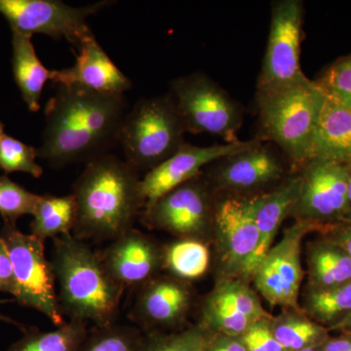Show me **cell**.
Returning a JSON list of instances; mask_svg holds the SVG:
<instances>
[{
  "label": "cell",
  "instance_id": "1",
  "mask_svg": "<svg viewBox=\"0 0 351 351\" xmlns=\"http://www.w3.org/2000/svg\"><path fill=\"white\" fill-rule=\"evenodd\" d=\"M45 108L38 157L53 168L93 160L119 145L127 114L123 95L101 94L78 85H55Z\"/></svg>",
  "mask_w": 351,
  "mask_h": 351
},
{
  "label": "cell",
  "instance_id": "2",
  "mask_svg": "<svg viewBox=\"0 0 351 351\" xmlns=\"http://www.w3.org/2000/svg\"><path fill=\"white\" fill-rule=\"evenodd\" d=\"M141 178L125 160L113 154L97 157L73 186L75 239L108 241L133 228L145 205Z\"/></svg>",
  "mask_w": 351,
  "mask_h": 351
},
{
  "label": "cell",
  "instance_id": "3",
  "mask_svg": "<svg viewBox=\"0 0 351 351\" xmlns=\"http://www.w3.org/2000/svg\"><path fill=\"white\" fill-rule=\"evenodd\" d=\"M52 267L60 307L69 320L114 324L125 288L108 274L99 252L73 234L53 239Z\"/></svg>",
  "mask_w": 351,
  "mask_h": 351
},
{
  "label": "cell",
  "instance_id": "4",
  "mask_svg": "<svg viewBox=\"0 0 351 351\" xmlns=\"http://www.w3.org/2000/svg\"><path fill=\"white\" fill-rule=\"evenodd\" d=\"M327 96L314 80H301L269 93L256 95L258 135L276 145L293 170L309 160L311 143Z\"/></svg>",
  "mask_w": 351,
  "mask_h": 351
},
{
  "label": "cell",
  "instance_id": "5",
  "mask_svg": "<svg viewBox=\"0 0 351 351\" xmlns=\"http://www.w3.org/2000/svg\"><path fill=\"white\" fill-rule=\"evenodd\" d=\"M186 127L169 92L138 101L127 112L119 144L134 170L149 172L184 144Z\"/></svg>",
  "mask_w": 351,
  "mask_h": 351
},
{
  "label": "cell",
  "instance_id": "6",
  "mask_svg": "<svg viewBox=\"0 0 351 351\" xmlns=\"http://www.w3.org/2000/svg\"><path fill=\"white\" fill-rule=\"evenodd\" d=\"M169 93L186 133L210 134L226 144L239 142L244 108L206 73L196 71L176 78Z\"/></svg>",
  "mask_w": 351,
  "mask_h": 351
},
{
  "label": "cell",
  "instance_id": "7",
  "mask_svg": "<svg viewBox=\"0 0 351 351\" xmlns=\"http://www.w3.org/2000/svg\"><path fill=\"white\" fill-rule=\"evenodd\" d=\"M292 171L276 145L257 138L248 149L210 164L203 174L216 197L253 198L276 188Z\"/></svg>",
  "mask_w": 351,
  "mask_h": 351
},
{
  "label": "cell",
  "instance_id": "8",
  "mask_svg": "<svg viewBox=\"0 0 351 351\" xmlns=\"http://www.w3.org/2000/svg\"><path fill=\"white\" fill-rule=\"evenodd\" d=\"M215 196L202 172L145 205L140 218L151 230L170 233L177 239L209 243L213 228Z\"/></svg>",
  "mask_w": 351,
  "mask_h": 351
},
{
  "label": "cell",
  "instance_id": "9",
  "mask_svg": "<svg viewBox=\"0 0 351 351\" xmlns=\"http://www.w3.org/2000/svg\"><path fill=\"white\" fill-rule=\"evenodd\" d=\"M0 237L5 242L17 282L16 301L40 311L57 327L66 322L60 307L56 276L46 258L45 242L25 234L16 223H4Z\"/></svg>",
  "mask_w": 351,
  "mask_h": 351
},
{
  "label": "cell",
  "instance_id": "10",
  "mask_svg": "<svg viewBox=\"0 0 351 351\" xmlns=\"http://www.w3.org/2000/svg\"><path fill=\"white\" fill-rule=\"evenodd\" d=\"M299 170L301 189L289 218L322 233L351 221L346 165L311 159Z\"/></svg>",
  "mask_w": 351,
  "mask_h": 351
},
{
  "label": "cell",
  "instance_id": "11",
  "mask_svg": "<svg viewBox=\"0 0 351 351\" xmlns=\"http://www.w3.org/2000/svg\"><path fill=\"white\" fill-rule=\"evenodd\" d=\"M110 3L112 2L101 1L73 7L59 0H0V14L8 21L13 32L64 38L80 49L95 38L87 24L88 18Z\"/></svg>",
  "mask_w": 351,
  "mask_h": 351
},
{
  "label": "cell",
  "instance_id": "12",
  "mask_svg": "<svg viewBox=\"0 0 351 351\" xmlns=\"http://www.w3.org/2000/svg\"><path fill=\"white\" fill-rule=\"evenodd\" d=\"M304 15L301 0L272 2L269 39L256 95L269 93L306 76L301 69Z\"/></svg>",
  "mask_w": 351,
  "mask_h": 351
},
{
  "label": "cell",
  "instance_id": "13",
  "mask_svg": "<svg viewBox=\"0 0 351 351\" xmlns=\"http://www.w3.org/2000/svg\"><path fill=\"white\" fill-rule=\"evenodd\" d=\"M253 198L216 197L211 240L216 251L217 280L243 279L255 255L260 235Z\"/></svg>",
  "mask_w": 351,
  "mask_h": 351
},
{
  "label": "cell",
  "instance_id": "14",
  "mask_svg": "<svg viewBox=\"0 0 351 351\" xmlns=\"http://www.w3.org/2000/svg\"><path fill=\"white\" fill-rule=\"evenodd\" d=\"M313 232L311 226L295 221L284 230L281 239L269 249L254 272L251 283L271 308L302 309V240Z\"/></svg>",
  "mask_w": 351,
  "mask_h": 351
},
{
  "label": "cell",
  "instance_id": "15",
  "mask_svg": "<svg viewBox=\"0 0 351 351\" xmlns=\"http://www.w3.org/2000/svg\"><path fill=\"white\" fill-rule=\"evenodd\" d=\"M272 316L250 283L239 278L221 279L201 302L197 325L209 334L241 337L258 321Z\"/></svg>",
  "mask_w": 351,
  "mask_h": 351
},
{
  "label": "cell",
  "instance_id": "16",
  "mask_svg": "<svg viewBox=\"0 0 351 351\" xmlns=\"http://www.w3.org/2000/svg\"><path fill=\"white\" fill-rule=\"evenodd\" d=\"M193 302L191 283L157 276L140 288L129 319L145 332L182 330Z\"/></svg>",
  "mask_w": 351,
  "mask_h": 351
},
{
  "label": "cell",
  "instance_id": "17",
  "mask_svg": "<svg viewBox=\"0 0 351 351\" xmlns=\"http://www.w3.org/2000/svg\"><path fill=\"white\" fill-rule=\"evenodd\" d=\"M256 141L257 138L211 147H197L184 143L167 160L147 172L141 180L145 205L193 179L218 159L248 149Z\"/></svg>",
  "mask_w": 351,
  "mask_h": 351
},
{
  "label": "cell",
  "instance_id": "18",
  "mask_svg": "<svg viewBox=\"0 0 351 351\" xmlns=\"http://www.w3.org/2000/svg\"><path fill=\"white\" fill-rule=\"evenodd\" d=\"M106 269L122 287H142L162 270V246L132 228L99 252Z\"/></svg>",
  "mask_w": 351,
  "mask_h": 351
},
{
  "label": "cell",
  "instance_id": "19",
  "mask_svg": "<svg viewBox=\"0 0 351 351\" xmlns=\"http://www.w3.org/2000/svg\"><path fill=\"white\" fill-rule=\"evenodd\" d=\"M78 51L73 66L51 71L50 80L55 85H78L98 93L123 96L133 86L96 38L83 44Z\"/></svg>",
  "mask_w": 351,
  "mask_h": 351
},
{
  "label": "cell",
  "instance_id": "20",
  "mask_svg": "<svg viewBox=\"0 0 351 351\" xmlns=\"http://www.w3.org/2000/svg\"><path fill=\"white\" fill-rule=\"evenodd\" d=\"M301 182V171L294 170L276 188L253 198L256 225L260 239L257 250L242 280L251 284L254 272L269 249L274 246V240L283 221L290 217L297 203Z\"/></svg>",
  "mask_w": 351,
  "mask_h": 351
},
{
  "label": "cell",
  "instance_id": "21",
  "mask_svg": "<svg viewBox=\"0 0 351 351\" xmlns=\"http://www.w3.org/2000/svg\"><path fill=\"white\" fill-rule=\"evenodd\" d=\"M311 159L351 164V108L328 97L314 132Z\"/></svg>",
  "mask_w": 351,
  "mask_h": 351
},
{
  "label": "cell",
  "instance_id": "22",
  "mask_svg": "<svg viewBox=\"0 0 351 351\" xmlns=\"http://www.w3.org/2000/svg\"><path fill=\"white\" fill-rule=\"evenodd\" d=\"M13 73L23 100L32 112H38L40 98L46 82L50 80L48 71L36 55L32 36L12 32Z\"/></svg>",
  "mask_w": 351,
  "mask_h": 351
},
{
  "label": "cell",
  "instance_id": "23",
  "mask_svg": "<svg viewBox=\"0 0 351 351\" xmlns=\"http://www.w3.org/2000/svg\"><path fill=\"white\" fill-rule=\"evenodd\" d=\"M306 263L307 288H329L351 282V258L327 240L307 244Z\"/></svg>",
  "mask_w": 351,
  "mask_h": 351
},
{
  "label": "cell",
  "instance_id": "24",
  "mask_svg": "<svg viewBox=\"0 0 351 351\" xmlns=\"http://www.w3.org/2000/svg\"><path fill=\"white\" fill-rule=\"evenodd\" d=\"M269 323L284 351L319 348L329 339V329L311 319L302 309H282Z\"/></svg>",
  "mask_w": 351,
  "mask_h": 351
},
{
  "label": "cell",
  "instance_id": "25",
  "mask_svg": "<svg viewBox=\"0 0 351 351\" xmlns=\"http://www.w3.org/2000/svg\"><path fill=\"white\" fill-rule=\"evenodd\" d=\"M211 265L209 243L195 239H177L162 246V270L170 276L191 283L202 278Z\"/></svg>",
  "mask_w": 351,
  "mask_h": 351
},
{
  "label": "cell",
  "instance_id": "26",
  "mask_svg": "<svg viewBox=\"0 0 351 351\" xmlns=\"http://www.w3.org/2000/svg\"><path fill=\"white\" fill-rule=\"evenodd\" d=\"M34 219L31 234L45 242L73 233L75 223V200L73 193L64 196L40 195Z\"/></svg>",
  "mask_w": 351,
  "mask_h": 351
},
{
  "label": "cell",
  "instance_id": "27",
  "mask_svg": "<svg viewBox=\"0 0 351 351\" xmlns=\"http://www.w3.org/2000/svg\"><path fill=\"white\" fill-rule=\"evenodd\" d=\"M301 308L311 319L332 329L351 313V282L329 288H306Z\"/></svg>",
  "mask_w": 351,
  "mask_h": 351
},
{
  "label": "cell",
  "instance_id": "28",
  "mask_svg": "<svg viewBox=\"0 0 351 351\" xmlns=\"http://www.w3.org/2000/svg\"><path fill=\"white\" fill-rule=\"evenodd\" d=\"M88 334L86 322L69 320L53 331L29 329L6 351H82Z\"/></svg>",
  "mask_w": 351,
  "mask_h": 351
},
{
  "label": "cell",
  "instance_id": "29",
  "mask_svg": "<svg viewBox=\"0 0 351 351\" xmlns=\"http://www.w3.org/2000/svg\"><path fill=\"white\" fill-rule=\"evenodd\" d=\"M209 336L197 324L172 332H145L140 351H205Z\"/></svg>",
  "mask_w": 351,
  "mask_h": 351
},
{
  "label": "cell",
  "instance_id": "30",
  "mask_svg": "<svg viewBox=\"0 0 351 351\" xmlns=\"http://www.w3.org/2000/svg\"><path fill=\"white\" fill-rule=\"evenodd\" d=\"M143 335L135 327L112 324L89 332L82 351H140Z\"/></svg>",
  "mask_w": 351,
  "mask_h": 351
},
{
  "label": "cell",
  "instance_id": "31",
  "mask_svg": "<svg viewBox=\"0 0 351 351\" xmlns=\"http://www.w3.org/2000/svg\"><path fill=\"white\" fill-rule=\"evenodd\" d=\"M40 195L11 181L6 175L0 176V215L5 223H16L25 215H34Z\"/></svg>",
  "mask_w": 351,
  "mask_h": 351
},
{
  "label": "cell",
  "instance_id": "32",
  "mask_svg": "<svg viewBox=\"0 0 351 351\" xmlns=\"http://www.w3.org/2000/svg\"><path fill=\"white\" fill-rule=\"evenodd\" d=\"M38 149L5 135L0 142V169L5 173L24 172L40 178L43 169L38 162Z\"/></svg>",
  "mask_w": 351,
  "mask_h": 351
},
{
  "label": "cell",
  "instance_id": "33",
  "mask_svg": "<svg viewBox=\"0 0 351 351\" xmlns=\"http://www.w3.org/2000/svg\"><path fill=\"white\" fill-rule=\"evenodd\" d=\"M314 82L328 98L351 108V53L332 62Z\"/></svg>",
  "mask_w": 351,
  "mask_h": 351
},
{
  "label": "cell",
  "instance_id": "34",
  "mask_svg": "<svg viewBox=\"0 0 351 351\" xmlns=\"http://www.w3.org/2000/svg\"><path fill=\"white\" fill-rule=\"evenodd\" d=\"M271 318L258 321L242 335L246 351H284L270 328Z\"/></svg>",
  "mask_w": 351,
  "mask_h": 351
},
{
  "label": "cell",
  "instance_id": "35",
  "mask_svg": "<svg viewBox=\"0 0 351 351\" xmlns=\"http://www.w3.org/2000/svg\"><path fill=\"white\" fill-rule=\"evenodd\" d=\"M0 292L8 293L16 297L17 282L8 249L5 242L0 237Z\"/></svg>",
  "mask_w": 351,
  "mask_h": 351
},
{
  "label": "cell",
  "instance_id": "36",
  "mask_svg": "<svg viewBox=\"0 0 351 351\" xmlns=\"http://www.w3.org/2000/svg\"><path fill=\"white\" fill-rule=\"evenodd\" d=\"M205 351H246L241 337L210 334Z\"/></svg>",
  "mask_w": 351,
  "mask_h": 351
},
{
  "label": "cell",
  "instance_id": "37",
  "mask_svg": "<svg viewBox=\"0 0 351 351\" xmlns=\"http://www.w3.org/2000/svg\"><path fill=\"white\" fill-rule=\"evenodd\" d=\"M323 239L336 245L351 258V221L323 233Z\"/></svg>",
  "mask_w": 351,
  "mask_h": 351
},
{
  "label": "cell",
  "instance_id": "38",
  "mask_svg": "<svg viewBox=\"0 0 351 351\" xmlns=\"http://www.w3.org/2000/svg\"><path fill=\"white\" fill-rule=\"evenodd\" d=\"M321 351H351V336L339 337V338H329L321 346Z\"/></svg>",
  "mask_w": 351,
  "mask_h": 351
},
{
  "label": "cell",
  "instance_id": "39",
  "mask_svg": "<svg viewBox=\"0 0 351 351\" xmlns=\"http://www.w3.org/2000/svg\"><path fill=\"white\" fill-rule=\"evenodd\" d=\"M346 167H348V175H346V179H348V201L351 211V164L346 166Z\"/></svg>",
  "mask_w": 351,
  "mask_h": 351
},
{
  "label": "cell",
  "instance_id": "40",
  "mask_svg": "<svg viewBox=\"0 0 351 351\" xmlns=\"http://www.w3.org/2000/svg\"><path fill=\"white\" fill-rule=\"evenodd\" d=\"M5 132H4V125L1 121H0V142H1L2 138H3L4 136H5Z\"/></svg>",
  "mask_w": 351,
  "mask_h": 351
},
{
  "label": "cell",
  "instance_id": "41",
  "mask_svg": "<svg viewBox=\"0 0 351 351\" xmlns=\"http://www.w3.org/2000/svg\"><path fill=\"white\" fill-rule=\"evenodd\" d=\"M321 346H319V348H306V350H302L299 351H321Z\"/></svg>",
  "mask_w": 351,
  "mask_h": 351
},
{
  "label": "cell",
  "instance_id": "42",
  "mask_svg": "<svg viewBox=\"0 0 351 351\" xmlns=\"http://www.w3.org/2000/svg\"><path fill=\"white\" fill-rule=\"evenodd\" d=\"M0 321H9V322H13L12 320L8 319V318L5 317V316L1 315V314H0Z\"/></svg>",
  "mask_w": 351,
  "mask_h": 351
},
{
  "label": "cell",
  "instance_id": "43",
  "mask_svg": "<svg viewBox=\"0 0 351 351\" xmlns=\"http://www.w3.org/2000/svg\"><path fill=\"white\" fill-rule=\"evenodd\" d=\"M350 336H351V334H350Z\"/></svg>",
  "mask_w": 351,
  "mask_h": 351
}]
</instances>
